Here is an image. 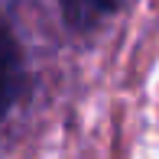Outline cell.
<instances>
[{"label": "cell", "mask_w": 159, "mask_h": 159, "mask_svg": "<svg viewBox=\"0 0 159 159\" xmlns=\"http://www.w3.org/2000/svg\"><path fill=\"white\" fill-rule=\"evenodd\" d=\"M55 3L62 7V16L75 30H88L117 10V0H55Z\"/></svg>", "instance_id": "7a4b0ae2"}, {"label": "cell", "mask_w": 159, "mask_h": 159, "mask_svg": "<svg viewBox=\"0 0 159 159\" xmlns=\"http://www.w3.org/2000/svg\"><path fill=\"white\" fill-rule=\"evenodd\" d=\"M23 88V55H20L16 36L0 23V120L16 104Z\"/></svg>", "instance_id": "6da1fadb"}]
</instances>
